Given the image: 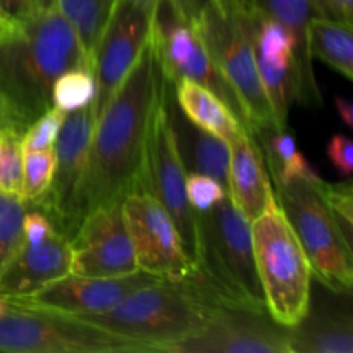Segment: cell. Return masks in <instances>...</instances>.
Masks as SVG:
<instances>
[{
  "label": "cell",
  "mask_w": 353,
  "mask_h": 353,
  "mask_svg": "<svg viewBox=\"0 0 353 353\" xmlns=\"http://www.w3.org/2000/svg\"><path fill=\"white\" fill-rule=\"evenodd\" d=\"M164 85L148 38L133 68L95 119L86 168L76 193L79 223L92 210L123 202L131 192L143 188L145 145Z\"/></svg>",
  "instance_id": "obj_1"
},
{
  "label": "cell",
  "mask_w": 353,
  "mask_h": 353,
  "mask_svg": "<svg viewBox=\"0 0 353 353\" xmlns=\"http://www.w3.org/2000/svg\"><path fill=\"white\" fill-rule=\"evenodd\" d=\"M92 69L69 21L50 7L0 37V95L24 128L52 107V86L62 72Z\"/></svg>",
  "instance_id": "obj_2"
},
{
  "label": "cell",
  "mask_w": 353,
  "mask_h": 353,
  "mask_svg": "<svg viewBox=\"0 0 353 353\" xmlns=\"http://www.w3.org/2000/svg\"><path fill=\"white\" fill-rule=\"evenodd\" d=\"M221 307L193 278L179 283L161 279L130 293L107 312L78 319L145 345L150 352H168L202 330Z\"/></svg>",
  "instance_id": "obj_3"
},
{
  "label": "cell",
  "mask_w": 353,
  "mask_h": 353,
  "mask_svg": "<svg viewBox=\"0 0 353 353\" xmlns=\"http://www.w3.org/2000/svg\"><path fill=\"white\" fill-rule=\"evenodd\" d=\"M199 250L195 279L221 305L268 312L259 281L252 223L230 196L205 212H196Z\"/></svg>",
  "instance_id": "obj_4"
},
{
  "label": "cell",
  "mask_w": 353,
  "mask_h": 353,
  "mask_svg": "<svg viewBox=\"0 0 353 353\" xmlns=\"http://www.w3.org/2000/svg\"><path fill=\"white\" fill-rule=\"evenodd\" d=\"M250 0H212L193 24L214 64L240 102L254 137L279 130L265 95L250 34Z\"/></svg>",
  "instance_id": "obj_5"
},
{
  "label": "cell",
  "mask_w": 353,
  "mask_h": 353,
  "mask_svg": "<svg viewBox=\"0 0 353 353\" xmlns=\"http://www.w3.org/2000/svg\"><path fill=\"white\" fill-rule=\"evenodd\" d=\"M252 241L269 316L281 326H296L310 305L312 269L278 203L252 221Z\"/></svg>",
  "instance_id": "obj_6"
},
{
  "label": "cell",
  "mask_w": 353,
  "mask_h": 353,
  "mask_svg": "<svg viewBox=\"0 0 353 353\" xmlns=\"http://www.w3.org/2000/svg\"><path fill=\"white\" fill-rule=\"evenodd\" d=\"M279 209L295 231L312 276L336 295H350L353 288L352 243L310 183L295 179L276 186Z\"/></svg>",
  "instance_id": "obj_7"
},
{
  "label": "cell",
  "mask_w": 353,
  "mask_h": 353,
  "mask_svg": "<svg viewBox=\"0 0 353 353\" xmlns=\"http://www.w3.org/2000/svg\"><path fill=\"white\" fill-rule=\"evenodd\" d=\"M0 352L9 353H150L78 317L7 302L0 316Z\"/></svg>",
  "instance_id": "obj_8"
},
{
  "label": "cell",
  "mask_w": 353,
  "mask_h": 353,
  "mask_svg": "<svg viewBox=\"0 0 353 353\" xmlns=\"http://www.w3.org/2000/svg\"><path fill=\"white\" fill-rule=\"evenodd\" d=\"M186 172L176 147L168 102L165 85L161 102L157 103L148 128L143 159V190L150 192L174 221L185 250L195 265L199 250V223L196 212L186 196Z\"/></svg>",
  "instance_id": "obj_9"
},
{
  "label": "cell",
  "mask_w": 353,
  "mask_h": 353,
  "mask_svg": "<svg viewBox=\"0 0 353 353\" xmlns=\"http://www.w3.org/2000/svg\"><path fill=\"white\" fill-rule=\"evenodd\" d=\"M150 41L154 45L162 76L169 85H174L181 79L203 85L216 93L245 126L240 102L214 64L209 48L205 47L195 28L185 23L168 0H159L152 19Z\"/></svg>",
  "instance_id": "obj_10"
},
{
  "label": "cell",
  "mask_w": 353,
  "mask_h": 353,
  "mask_svg": "<svg viewBox=\"0 0 353 353\" xmlns=\"http://www.w3.org/2000/svg\"><path fill=\"white\" fill-rule=\"evenodd\" d=\"M123 210L140 271L176 283L195 276L174 221L150 192H131L124 196Z\"/></svg>",
  "instance_id": "obj_11"
},
{
  "label": "cell",
  "mask_w": 353,
  "mask_h": 353,
  "mask_svg": "<svg viewBox=\"0 0 353 353\" xmlns=\"http://www.w3.org/2000/svg\"><path fill=\"white\" fill-rule=\"evenodd\" d=\"M93 128H95L93 102L83 109L68 112L54 143L57 164H55L50 188L40 200L30 205L47 214L55 230L69 238L74 234L79 224L76 214V193L86 168Z\"/></svg>",
  "instance_id": "obj_12"
},
{
  "label": "cell",
  "mask_w": 353,
  "mask_h": 353,
  "mask_svg": "<svg viewBox=\"0 0 353 353\" xmlns=\"http://www.w3.org/2000/svg\"><path fill=\"white\" fill-rule=\"evenodd\" d=\"M72 274L114 278L140 271L123 202L92 210L71 236Z\"/></svg>",
  "instance_id": "obj_13"
},
{
  "label": "cell",
  "mask_w": 353,
  "mask_h": 353,
  "mask_svg": "<svg viewBox=\"0 0 353 353\" xmlns=\"http://www.w3.org/2000/svg\"><path fill=\"white\" fill-rule=\"evenodd\" d=\"M168 352L178 353H292L290 327L269 312L221 307L196 333L183 338Z\"/></svg>",
  "instance_id": "obj_14"
},
{
  "label": "cell",
  "mask_w": 353,
  "mask_h": 353,
  "mask_svg": "<svg viewBox=\"0 0 353 353\" xmlns=\"http://www.w3.org/2000/svg\"><path fill=\"white\" fill-rule=\"evenodd\" d=\"M152 19L154 16L150 12L130 0H116L114 3L112 14L92 57L95 76V119L147 45Z\"/></svg>",
  "instance_id": "obj_15"
},
{
  "label": "cell",
  "mask_w": 353,
  "mask_h": 353,
  "mask_svg": "<svg viewBox=\"0 0 353 353\" xmlns=\"http://www.w3.org/2000/svg\"><path fill=\"white\" fill-rule=\"evenodd\" d=\"M157 281L161 279L145 271L114 278H88L71 272L64 278L48 283L33 295L23 299H7V302L62 316H95L116 307L130 293Z\"/></svg>",
  "instance_id": "obj_16"
},
{
  "label": "cell",
  "mask_w": 353,
  "mask_h": 353,
  "mask_svg": "<svg viewBox=\"0 0 353 353\" xmlns=\"http://www.w3.org/2000/svg\"><path fill=\"white\" fill-rule=\"evenodd\" d=\"M250 34L265 95L279 130L288 126L290 109L299 100L296 41L293 34L272 17L252 6Z\"/></svg>",
  "instance_id": "obj_17"
},
{
  "label": "cell",
  "mask_w": 353,
  "mask_h": 353,
  "mask_svg": "<svg viewBox=\"0 0 353 353\" xmlns=\"http://www.w3.org/2000/svg\"><path fill=\"white\" fill-rule=\"evenodd\" d=\"M71 238L61 231L40 243L21 245L19 250L0 269V299H23L48 283L71 274Z\"/></svg>",
  "instance_id": "obj_18"
},
{
  "label": "cell",
  "mask_w": 353,
  "mask_h": 353,
  "mask_svg": "<svg viewBox=\"0 0 353 353\" xmlns=\"http://www.w3.org/2000/svg\"><path fill=\"white\" fill-rule=\"evenodd\" d=\"M226 190L233 205L250 223L278 203L262 148L250 131L230 143Z\"/></svg>",
  "instance_id": "obj_19"
},
{
  "label": "cell",
  "mask_w": 353,
  "mask_h": 353,
  "mask_svg": "<svg viewBox=\"0 0 353 353\" xmlns=\"http://www.w3.org/2000/svg\"><path fill=\"white\" fill-rule=\"evenodd\" d=\"M165 102H168L176 147H178L186 172L212 176L226 188L228 169H230V145L216 134L196 128L183 116L179 107L176 105L172 86L168 81H165Z\"/></svg>",
  "instance_id": "obj_20"
},
{
  "label": "cell",
  "mask_w": 353,
  "mask_h": 353,
  "mask_svg": "<svg viewBox=\"0 0 353 353\" xmlns=\"http://www.w3.org/2000/svg\"><path fill=\"white\" fill-rule=\"evenodd\" d=\"M292 353H352L353 319L350 309L331 303L309 305L305 317L290 327Z\"/></svg>",
  "instance_id": "obj_21"
},
{
  "label": "cell",
  "mask_w": 353,
  "mask_h": 353,
  "mask_svg": "<svg viewBox=\"0 0 353 353\" xmlns=\"http://www.w3.org/2000/svg\"><path fill=\"white\" fill-rule=\"evenodd\" d=\"M252 6L265 16L281 23L296 41L299 69V100L303 105H319V88L314 78L312 57L307 47V30L314 17L319 16L316 0H252Z\"/></svg>",
  "instance_id": "obj_22"
},
{
  "label": "cell",
  "mask_w": 353,
  "mask_h": 353,
  "mask_svg": "<svg viewBox=\"0 0 353 353\" xmlns=\"http://www.w3.org/2000/svg\"><path fill=\"white\" fill-rule=\"evenodd\" d=\"M171 86L176 105L179 107L183 116L200 130L216 134L228 145L241 133L248 131L236 114L203 85L190 79H181Z\"/></svg>",
  "instance_id": "obj_23"
},
{
  "label": "cell",
  "mask_w": 353,
  "mask_h": 353,
  "mask_svg": "<svg viewBox=\"0 0 353 353\" xmlns=\"http://www.w3.org/2000/svg\"><path fill=\"white\" fill-rule=\"evenodd\" d=\"M310 57L324 62L348 81L353 79V33L352 24L327 17H314L307 30Z\"/></svg>",
  "instance_id": "obj_24"
},
{
  "label": "cell",
  "mask_w": 353,
  "mask_h": 353,
  "mask_svg": "<svg viewBox=\"0 0 353 353\" xmlns=\"http://www.w3.org/2000/svg\"><path fill=\"white\" fill-rule=\"evenodd\" d=\"M262 143V154L268 162V169L271 171L274 185L302 179V181L317 185L323 181L317 169L307 161L305 155L296 148L295 138L288 130H272L268 133L257 134Z\"/></svg>",
  "instance_id": "obj_25"
},
{
  "label": "cell",
  "mask_w": 353,
  "mask_h": 353,
  "mask_svg": "<svg viewBox=\"0 0 353 353\" xmlns=\"http://www.w3.org/2000/svg\"><path fill=\"white\" fill-rule=\"evenodd\" d=\"M114 3L116 0H55V7L69 21L90 62L112 14Z\"/></svg>",
  "instance_id": "obj_26"
},
{
  "label": "cell",
  "mask_w": 353,
  "mask_h": 353,
  "mask_svg": "<svg viewBox=\"0 0 353 353\" xmlns=\"http://www.w3.org/2000/svg\"><path fill=\"white\" fill-rule=\"evenodd\" d=\"M28 209L21 193L0 190V269L24 243L23 219Z\"/></svg>",
  "instance_id": "obj_27"
},
{
  "label": "cell",
  "mask_w": 353,
  "mask_h": 353,
  "mask_svg": "<svg viewBox=\"0 0 353 353\" xmlns=\"http://www.w3.org/2000/svg\"><path fill=\"white\" fill-rule=\"evenodd\" d=\"M95 99V76L92 69L74 68L62 72L52 86V105L64 112L83 109Z\"/></svg>",
  "instance_id": "obj_28"
},
{
  "label": "cell",
  "mask_w": 353,
  "mask_h": 353,
  "mask_svg": "<svg viewBox=\"0 0 353 353\" xmlns=\"http://www.w3.org/2000/svg\"><path fill=\"white\" fill-rule=\"evenodd\" d=\"M24 152V150H23ZM55 150H26L23 157V186L21 195L28 205L40 200L50 188L55 172Z\"/></svg>",
  "instance_id": "obj_29"
},
{
  "label": "cell",
  "mask_w": 353,
  "mask_h": 353,
  "mask_svg": "<svg viewBox=\"0 0 353 353\" xmlns=\"http://www.w3.org/2000/svg\"><path fill=\"white\" fill-rule=\"evenodd\" d=\"M24 131L17 128L0 131V164H2V190L21 193L23 186V138Z\"/></svg>",
  "instance_id": "obj_30"
},
{
  "label": "cell",
  "mask_w": 353,
  "mask_h": 353,
  "mask_svg": "<svg viewBox=\"0 0 353 353\" xmlns=\"http://www.w3.org/2000/svg\"><path fill=\"white\" fill-rule=\"evenodd\" d=\"M327 205L330 212L336 219L341 233L345 234L348 241L352 243V228H353V186L350 179L341 183H326L319 181L317 185H312Z\"/></svg>",
  "instance_id": "obj_31"
},
{
  "label": "cell",
  "mask_w": 353,
  "mask_h": 353,
  "mask_svg": "<svg viewBox=\"0 0 353 353\" xmlns=\"http://www.w3.org/2000/svg\"><path fill=\"white\" fill-rule=\"evenodd\" d=\"M65 116H68V112L54 105L45 110L41 116H38L24 130L23 138H21L23 150H47V148L54 147Z\"/></svg>",
  "instance_id": "obj_32"
},
{
  "label": "cell",
  "mask_w": 353,
  "mask_h": 353,
  "mask_svg": "<svg viewBox=\"0 0 353 353\" xmlns=\"http://www.w3.org/2000/svg\"><path fill=\"white\" fill-rule=\"evenodd\" d=\"M186 196L195 212H205L228 196V190L212 176L190 172L186 176Z\"/></svg>",
  "instance_id": "obj_33"
},
{
  "label": "cell",
  "mask_w": 353,
  "mask_h": 353,
  "mask_svg": "<svg viewBox=\"0 0 353 353\" xmlns=\"http://www.w3.org/2000/svg\"><path fill=\"white\" fill-rule=\"evenodd\" d=\"M55 6V0H0V12L10 24H21Z\"/></svg>",
  "instance_id": "obj_34"
},
{
  "label": "cell",
  "mask_w": 353,
  "mask_h": 353,
  "mask_svg": "<svg viewBox=\"0 0 353 353\" xmlns=\"http://www.w3.org/2000/svg\"><path fill=\"white\" fill-rule=\"evenodd\" d=\"M327 159L338 172L345 178H350L353 171V141L347 134H334L326 147Z\"/></svg>",
  "instance_id": "obj_35"
},
{
  "label": "cell",
  "mask_w": 353,
  "mask_h": 353,
  "mask_svg": "<svg viewBox=\"0 0 353 353\" xmlns=\"http://www.w3.org/2000/svg\"><path fill=\"white\" fill-rule=\"evenodd\" d=\"M55 226L47 214L41 210H26L23 219V233L26 243H40L55 233Z\"/></svg>",
  "instance_id": "obj_36"
},
{
  "label": "cell",
  "mask_w": 353,
  "mask_h": 353,
  "mask_svg": "<svg viewBox=\"0 0 353 353\" xmlns=\"http://www.w3.org/2000/svg\"><path fill=\"white\" fill-rule=\"evenodd\" d=\"M316 6L321 17L352 24L353 0H316Z\"/></svg>",
  "instance_id": "obj_37"
},
{
  "label": "cell",
  "mask_w": 353,
  "mask_h": 353,
  "mask_svg": "<svg viewBox=\"0 0 353 353\" xmlns=\"http://www.w3.org/2000/svg\"><path fill=\"white\" fill-rule=\"evenodd\" d=\"M174 12L181 17L185 23L195 24L203 14V10L212 3V0H168Z\"/></svg>",
  "instance_id": "obj_38"
},
{
  "label": "cell",
  "mask_w": 353,
  "mask_h": 353,
  "mask_svg": "<svg viewBox=\"0 0 353 353\" xmlns=\"http://www.w3.org/2000/svg\"><path fill=\"white\" fill-rule=\"evenodd\" d=\"M9 128H17V130L24 131V124L21 123L19 117L16 116V112L12 110V107L9 105L6 99L0 95V131L9 130Z\"/></svg>",
  "instance_id": "obj_39"
},
{
  "label": "cell",
  "mask_w": 353,
  "mask_h": 353,
  "mask_svg": "<svg viewBox=\"0 0 353 353\" xmlns=\"http://www.w3.org/2000/svg\"><path fill=\"white\" fill-rule=\"evenodd\" d=\"M334 107H336V112L340 114L341 121L348 128H353V103L350 100L345 97H334Z\"/></svg>",
  "instance_id": "obj_40"
},
{
  "label": "cell",
  "mask_w": 353,
  "mask_h": 353,
  "mask_svg": "<svg viewBox=\"0 0 353 353\" xmlns=\"http://www.w3.org/2000/svg\"><path fill=\"white\" fill-rule=\"evenodd\" d=\"M130 2L137 3L138 7H141V9H145L147 12H150L152 16L155 14V9H157L159 6V0H130Z\"/></svg>",
  "instance_id": "obj_41"
},
{
  "label": "cell",
  "mask_w": 353,
  "mask_h": 353,
  "mask_svg": "<svg viewBox=\"0 0 353 353\" xmlns=\"http://www.w3.org/2000/svg\"><path fill=\"white\" fill-rule=\"evenodd\" d=\"M10 26H12V24H10V23H9V21H7V19H6V17H3V16H2V12H0V37H2V34H3V33H6V31H7V30H9V28H10Z\"/></svg>",
  "instance_id": "obj_42"
},
{
  "label": "cell",
  "mask_w": 353,
  "mask_h": 353,
  "mask_svg": "<svg viewBox=\"0 0 353 353\" xmlns=\"http://www.w3.org/2000/svg\"><path fill=\"white\" fill-rule=\"evenodd\" d=\"M3 310H6V300L0 299V316L3 314Z\"/></svg>",
  "instance_id": "obj_43"
},
{
  "label": "cell",
  "mask_w": 353,
  "mask_h": 353,
  "mask_svg": "<svg viewBox=\"0 0 353 353\" xmlns=\"http://www.w3.org/2000/svg\"><path fill=\"white\" fill-rule=\"evenodd\" d=\"M0 190H2V164H0Z\"/></svg>",
  "instance_id": "obj_44"
},
{
  "label": "cell",
  "mask_w": 353,
  "mask_h": 353,
  "mask_svg": "<svg viewBox=\"0 0 353 353\" xmlns=\"http://www.w3.org/2000/svg\"><path fill=\"white\" fill-rule=\"evenodd\" d=\"M250 2H252V0H250Z\"/></svg>",
  "instance_id": "obj_45"
}]
</instances>
